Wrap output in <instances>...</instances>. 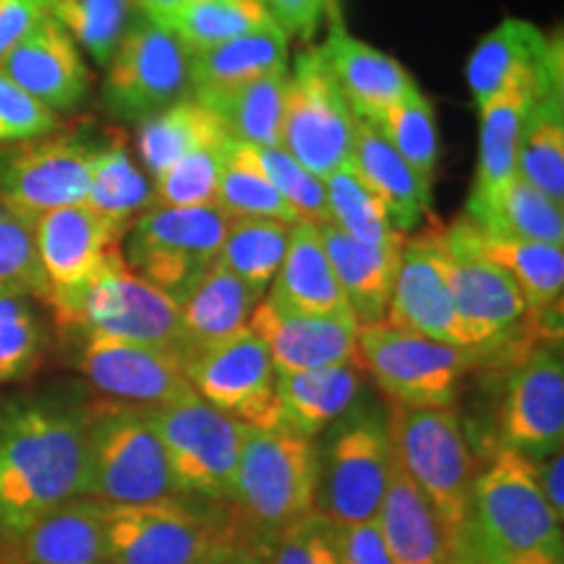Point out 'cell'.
<instances>
[{
    "label": "cell",
    "mask_w": 564,
    "mask_h": 564,
    "mask_svg": "<svg viewBox=\"0 0 564 564\" xmlns=\"http://www.w3.org/2000/svg\"><path fill=\"white\" fill-rule=\"evenodd\" d=\"M319 232L358 327L384 322L403 243H361L333 223H319Z\"/></svg>",
    "instance_id": "cell-31"
},
{
    "label": "cell",
    "mask_w": 564,
    "mask_h": 564,
    "mask_svg": "<svg viewBox=\"0 0 564 564\" xmlns=\"http://www.w3.org/2000/svg\"><path fill=\"white\" fill-rule=\"evenodd\" d=\"M324 186H327L329 209L327 223L340 228L345 236L373 246H392L405 241V232L394 230L382 199L366 186L361 175L352 171L350 162H345L333 175H327Z\"/></svg>",
    "instance_id": "cell-42"
},
{
    "label": "cell",
    "mask_w": 564,
    "mask_h": 564,
    "mask_svg": "<svg viewBox=\"0 0 564 564\" xmlns=\"http://www.w3.org/2000/svg\"><path fill=\"white\" fill-rule=\"evenodd\" d=\"M249 327L270 350L274 371L295 373L329 366H361L356 322L291 312L262 299L253 308Z\"/></svg>",
    "instance_id": "cell-21"
},
{
    "label": "cell",
    "mask_w": 564,
    "mask_h": 564,
    "mask_svg": "<svg viewBox=\"0 0 564 564\" xmlns=\"http://www.w3.org/2000/svg\"><path fill=\"white\" fill-rule=\"evenodd\" d=\"M251 147V144H249ZM267 178L278 188V194L288 202V207L295 212L299 220L306 223H327V186L319 175H314L308 167H303L293 154H288L282 147H251Z\"/></svg>",
    "instance_id": "cell-49"
},
{
    "label": "cell",
    "mask_w": 564,
    "mask_h": 564,
    "mask_svg": "<svg viewBox=\"0 0 564 564\" xmlns=\"http://www.w3.org/2000/svg\"><path fill=\"white\" fill-rule=\"evenodd\" d=\"M478 243L518 282L528 303V314H533L535 319L552 316V312L562 314L564 246L512 236H489L484 230H478Z\"/></svg>",
    "instance_id": "cell-36"
},
{
    "label": "cell",
    "mask_w": 564,
    "mask_h": 564,
    "mask_svg": "<svg viewBox=\"0 0 564 564\" xmlns=\"http://www.w3.org/2000/svg\"><path fill=\"white\" fill-rule=\"evenodd\" d=\"M87 400H17L0 411V539L74 497L87 481Z\"/></svg>",
    "instance_id": "cell-1"
},
{
    "label": "cell",
    "mask_w": 564,
    "mask_h": 564,
    "mask_svg": "<svg viewBox=\"0 0 564 564\" xmlns=\"http://www.w3.org/2000/svg\"><path fill=\"white\" fill-rule=\"evenodd\" d=\"M499 449L544 460L564 444L562 340L525 343L514 350L497 411Z\"/></svg>",
    "instance_id": "cell-15"
},
{
    "label": "cell",
    "mask_w": 564,
    "mask_h": 564,
    "mask_svg": "<svg viewBox=\"0 0 564 564\" xmlns=\"http://www.w3.org/2000/svg\"><path fill=\"white\" fill-rule=\"evenodd\" d=\"M0 70L58 116L79 108L91 87L82 47L51 13L0 61Z\"/></svg>",
    "instance_id": "cell-22"
},
{
    "label": "cell",
    "mask_w": 564,
    "mask_h": 564,
    "mask_svg": "<svg viewBox=\"0 0 564 564\" xmlns=\"http://www.w3.org/2000/svg\"><path fill=\"white\" fill-rule=\"evenodd\" d=\"M535 463V478H539L541 491H544L546 505L552 507L556 518L564 520V457L562 453H554Z\"/></svg>",
    "instance_id": "cell-56"
},
{
    "label": "cell",
    "mask_w": 564,
    "mask_h": 564,
    "mask_svg": "<svg viewBox=\"0 0 564 564\" xmlns=\"http://www.w3.org/2000/svg\"><path fill=\"white\" fill-rule=\"evenodd\" d=\"M84 204L123 228H129L141 212L154 207L152 183L133 165L123 144L112 141L108 147H95Z\"/></svg>",
    "instance_id": "cell-39"
},
{
    "label": "cell",
    "mask_w": 564,
    "mask_h": 564,
    "mask_svg": "<svg viewBox=\"0 0 564 564\" xmlns=\"http://www.w3.org/2000/svg\"><path fill=\"white\" fill-rule=\"evenodd\" d=\"M465 523L491 544L528 552H564L562 520L546 505L531 457L499 449L489 468L470 484Z\"/></svg>",
    "instance_id": "cell-14"
},
{
    "label": "cell",
    "mask_w": 564,
    "mask_h": 564,
    "mask_svg": "<svg viewBox=\"0 0 564 564\" xmlns=\"http://www.w3.org/2000/svg\"><path fill=\"white\" fill-rule=\"evenodd\" d=\"M264 549L270 554L264 564H340L337 525L316 510L274 535Z\"/></svg>",
    "instance_id": "cell-50"
},
{
    "label": "cell",
    "mask_w": 564,
    "mask_h": 564,
    "mask_svg": "<svg viewBox=\"0 0 564 564\" xmlns=\"http://www.w3.org/2000/svg\"><path fill=\"white\" fill-rule=\"evenodd\" d=\"M518 175L564 202V76L562 42L552 40L528 108L518 150Z\"/></svg>",
    "instance_id": "cell-25"
},
{
    "label": "cell",
    "mask_w": 564,
    "mask_h": 564,
    "mask_svg": "<svg viewBox=\"0 0 564 564\" xmlns=\"http://www.w3.org/2000/svg\"><path fill=\"white\" fill-rule=\"evenodd\" d=\"M34 243L47 280V295L66 293L100 270L110 251L121 249L129 228L97 215L87 204H68L34 217Z\"/></svg>",
    "instance_id": "cell-20"
},
{
    "label": "cell",
    "mask_w": 564,
    "mask_h": 564,
    "mask_svg": "<svg viewBox=\"0 0 564 564\" xmlns=\"http://www.w3.org/2000/svg\"><path fill=\"white\" fill-rule=\"evenodd\" d=\"M87 481L84 497L97 502L147 505L183 497L147 408L87 400Z\"/></svg>",
    "instance_id": "cell-5"
},
{
    "label": "cell",
    "mask_w": 564,
    "mask_h": 564,
    "mask_svg": "<svg viewBox=\"0 0 564 564\" xmlns=\"http://www.w3.org/2000/svg\"><path fill=\"white\" fill-rule=\"evenodd\" d=\"M288 70V34L278 24L259 26L209 51L194 53L188 63L192 95L220 91Z\"/></svg>",
    "instance_id": "cell-34"
},
{
    "label": "cell",
    "mask_w": 564,
    "mask_h": 564,
    "mask_svg": "<svg viewBox=\"0 0 564 564\" xmlns=\"http://www.w3.org/2000/svg\"><path fill=\"white\" fill-rule=\"evenodd\" d=\"M230 139V137H228ZM228 139L188 152L152 183L154 207H209L217 199Z\"/></svg>",
    "instance_id": "cell-46"
},
{
    "label": "cell",
    "mask_w": 564,
    "mask_h": 564,
    "mask_svg": "<svg viewBox=\"0 0 564 564\" xmlns=\"http://www.w3.org/2000/svg\"><path fill=\"white\" fill-rule=\"evenodd\" d=\"M288 70L262 76V79L241 84V87L202 91L192 95L199 100L230 139L251 147H280L282 110H285Z\"/></svg>",
    "instance_id": "cell-35"
},
{
    "label": "cell",
    "mask_w": 564,
    "mask_h": 564,
    "mask_svg": "<svg viewBox=\"0 0 564 564\" xmlns=\"http://www.w3.org/2000/svg\"><path fill=\"white\" fill-rule=\"evenodd\" d=\"M350 167L379 196L394 230L408 232L432 209V183L423 181L377 123L356 121Z\"/></svg>",
    "instance_id": "cell-29"
},
{
    "label": "cell",
    "mask_w": 564,
    "mask_h": 564,
    "mask_svg": "<svg viewBox=\"0 0 564 564\" xmlns=\"http://www.w3.org/2000/svg\"><path fill=\"white\" fill-rule=\"evenodd\" d=\"M217 207L228 217H264V220L301 223L288 202L278 194L267 178L251 147L243 141L228 139L220 183H217Z\"/></svg>",
    "instance_id": "cell-41"
},
{
    "label": "cell",
    "mask_w": 564,
    "mask_h": 564,
    "mask_svg": "<svg viewBox=\"0 0 564 564\" xmlns=\"http://www.w3.org/2000/svg\"><path fill=\"white\" fill-rule=\"evenodd\" d=\"M186 497L108 507V556L112 564H220L251 552L230 507L212 510Z\"/></svg>",
    "instance_id": "cell-3"
},
{
    "label": "cell",
    "mask_w": 564,
    "mask_h": 564,
    "mask_svg": "<svg viewBox=\"0 0 564 564\" xmlns=\"http://www.w3.org/2000/svg\"><path fill=\"white\" fill-rule=\"evenodd\" d=\"M291 223L264 217H230L220 246V262L259 295L267 293L288 249Z\"/></svg>",
    "instance_id": "cell-40"
},
{
    "label": "cell",
    "mask_w": 564,
    "mask_h": 564,
    "mask_svg": "<svg viewBox=\"0 0 564 564\" xmlns=\"http://www.w3.org/2000/svg\"><path fill=\"white\" fill-rule=\"evenodd\" d=\"M319 51L356 118L379 123L390 108L415 89L411 74L392 55L366 45L345 30L340 11L329 17V32Z\"/></svg>",
    "instance_id": "cell-24"
},
{
    "label": "cell",
    "mask_w": 564,
    "mask_h": 564,
    "mask_svg": "<svg viewBox=\"0 0 564 564\" xmlns=\"http://www.w3.org/2000/svg\"><path fill=\"white\" fill-rule=\"evenodd\" d=\"M17 564H95L108 556V505L74 497L9 541Z\"/></svg>",
    "instance_id": "cell-27"
},
{
    "label": "cell",
    "mask_w": 564,
    "mask_h": 564,
    "mask_svg": "<svg viewBox=\"0 0 564 564\" xmlns=\"http://www.w3.org/2000/svg\"><path fill=\"white\" fill-rule=\"evenodd\" d=\"M478 230L489 232V236H512L525 238V241L564 246V212L562 204H556L552 196L514 175L494 209L491 220Z\"/></svg>",
    "instance_id": "cell-45"
},
{
    "label": "cell",
    "mask_w": 564,
    "mask_h": 564,
    "mask_svg": "<svg viewBox=\"0 0 564 564\" xmlns=\"http://www.w3.org/2000/svg\"><path fill=\"white\" fill-rule=\"evenodd\" d=\"M262 295L251 291L220 262L202 272L181 295H175L181 322V356L209 348L225 337L249 327L253 308Z\"/></svg>",
    "instance_id": "cell-28"
},
{
    "label": "cell",
    "mask_w": 564,
    "mask_h": 564,
    "mask_svg": "<svg viewBox=\"0 0 564 564\" xmlns=\"http://www.w3.org/2000/svg\"><path fill=\"white\" fill-rule=\"evenodd\" d=\"M0 291L47 301V280L42 272L34 228L26 217L0 204Z\"/></svg>",
    "instance_id": "cell-48"
},
{
    "label": "cell",
    "mask_w": 564,
    "mask_h": 564,
    "mask_svg": "<svg viewBox=\"0 0 564 564\" xmlns=\"http://www.w3.org/2000/svg\"><path fill=\"white\" fill-rule=\"evenodd\" d=\"M220 564H264V562L257 552H238V554L228 556V560L220 562Z\"/></svg>",
    "instance_id": "cell-58"
},
{
    "label": "cell",
    "mask_w": 564,
    "mask_h": 564,
    "mask_svg": "<svg viewBox=\"0 0 564 564\" xmlns=\"http://www.w3.org/2000/svg\"><path fill=\"white\" fill-rule=\"evenodd\" d=\"M225 139L228 133L220 121L199 100L186 97L139 123L137 150L144 173L154 181L188 152Z\"/></svg>",
    "instance_id": "cell-37"
},
{
    "label": "cell",
    "mask_w": 564,
    "mask_h": 564,
    "mask_svg": "<svg viewBox=\"0 0 564 564\" xmlns=\"http://www.w3.org/2000/svg\"><path fill=\"white\" fill-rule=\"evenodd\" d=\"M95 147L74 137L21 141L0 152V204L34 220L45 212L82 204L89 192Z\"/></svg>",
    "instance_id": "cell-18"
},
{
    "label": "cell",
    "mask_w": 564,
    "mask_h": 564,
    "mask_svg": "<svg viewBox=\"0 0 564 564\" xmlns=\"http://www.w3.org/2000/svg\"><path fill=\"white\" fill-rule=\"evenodd\" d=\"M549 47H552V40L531 21L505 19L502 24L494 26L470 53L468 68H465L476 108L518 82L535 76Z\"/></svg>",
    "instance_id": "cell-33"
},
{
    "label": "cell",
    "mask_w": 564,
    "mask_h": 564,
    "mask_svg": "<svg viewBox=\"0 0 564 564\" xmlns=\"http://www.w3.org/2000/svg\"><path fill=\"white\" fill-rule=\"evenodd\" d=\"M539 74L541 68L535 70V76H531V79L518 82L514 87L505 89L502 95L491 97L489 102L478 108V112H481L478 171L474 181V194L468 199V215H465L478 228H484L491 220L494 209H497L507 186L518 175L520 133H523V123L528 108H531Z\"/></svg>",
    "instance_id": "cell-23"
},
{
    "label": "cell",
    "mask_w": 564,
    "mask_h": 564,
    "mask_svg": "<svg viewBox=\"0 0 564 564\" xmlns=\"http://www.w3.org/2000/svg\"><path fill=\"white\" fill-rule=\"evenodd\" d=\"M76 337H79V348L74 352L76 369L108 400L139 408H162L196 398L183 371L181 352L102 335Z\"/></svg>",
    "instance_id": "cell-17"
},
{
    "label": "cell",
    "mask_w": 564,
    "mask_h": 564,
    "mask_svg": "<svg viewBox=\"0 0 564 564\" xmlns=\"http://www.w3.org/2000/svg\"><path fill=\"white\" fill-rule=\"evenodd\" d=\"M47 13V0H0V61L34 30Z\"/></svg>",
    "instance_id": "cell-55"
},
{
    "label": "cell",
    "mask_w": 564,
    "mask_h": 564,
    "mask_svg": "<svg viewBox=\"0 0 564 564\" xmlns=\"http://www.w3.org/2000/svg\"><path fill=\"white\" fill-rule=\"evenodd\" d=\"M45 306L63 333L116 337L181 352L175 299L139 278L126 264L121 249L110 251L100 270L79 288L47 295Z\"/></svg>",
    "instance_id": "cell-4"
},
{
    "label": "cell",
    "mask_w": 564,
    "mask_h": 564,
    "mask_svg": "<svg viewBox=\"0 0 564 564\" xmlns=\"http://www.w3.org/2000/svg\"><path fill=\"white\" fill-rule=\"evenodd\" d=\"M188 55L181 40L158 21L137 13L105 66L102 102L112 118L141 123L192 97Z\"/></svg>",
    "instance_id": "cell-11"
},
{
    "label": "cell",
    "mask_w": 564,
    "mask_h": 564,
    "mask_svg": "<svg viewBox=\"0 0 564 564\" xmlns=\"http://www.w3.org/2000/svg\"><path fill=\"white\" fill-rule=\"evenodd\" d=\"M196 398L253 429H278V392L270 350L251 327L183 358Z\"/></svg>",
    "instance_id": "cell-16"
},
{
    "label": "cell",
    "mask_w": 564,
    "mask_h": 564,
    "mask_svg": "<svg viewBox=\"0 0 564 564\" xmlns=\"http://www.w3.org/2000/svg\"><path fill=\"white\" fill-rule=\"evenodd\" d=\"M356 112L337 87L319 47H308L288 74L280 147L324 181L350 160Z\"/></svg>",
    "instance_id": "cell-13"
},
{
    "label": "cell",
    "mask_w": 564,
    "mask_h": 564,
    "mask_svg": "<svg viewBox=\"0 0 564 564\" xmlns=\"http://www.w3.org/2000/svg\"><path fill=\"white\" fill-rule=\"evenodd\" d=\"M361 366H329V369L295 371L274 377L278 392V429H285L303 440H314L327 432L361 400Z\"/></svg>",
    "instance_id": "cell-30"
},
{
    "label": "cell",
    "mask_w": 564,
    "mask_h": 564,
    "mask_svg": "<svg viewBox=\"0 0 564 564\" xmlns=\"http://www.w3.org/2000/svg\"><path fill=\"white\" fill-rule=\"evenodd\" d=\"M319 449L285 429L246 426L236 486L228 502L246 541L267 546L316 510Z\"/></svg>",
    "instance_id": "cell-2"
},
{
    "label": "cell",
    "mask_w": 564,
    "mask_h": 564,
    "mask_svg": "<svg viewBox=\"0 0 564 564\" xmlns=\"http://www.w3.org/2000/svg\"><path fill=\"white\" fill-rule=\"evenodd\" d=\"M150 19L171 30L188 55L209 51L259 26L274 24L262 0H186Z\"/></svg>",
    "instance_id": "cell-38"
},
{
    "label": "cell",
    "mask_w": 564,
    "mask_h": 564,
    "mask_svg": "<svg viewBox=\"0 0 564 564\" xmlns=\"http://www.w3.org/2000/svg\"><path fill=\"white\" fill-rule=\"evenodd\" d=\"M47 13L105 68L139 11L133 0H47Z\"/></svg>",
    "instance_id": "cell-43"
},
{
    "label": "cell",
    "mask_w": 564,
    "mask_h": 564,
    "mask_svg": "<svg viewBox=\"0 0 564 564\" xmlns=\"http://www.w3.org/2000/svg\"><path fill=\"white\" fill-rule=\"evenodd\" d=\"M267 301L291 312L356 322L335 267L329 262V253L324 249L319 223L301 220L291 225L285 257L272 285L267 288Z\"/></svg>",
    "instance_id": "cell-26"
},
{
    "label": "cell",
    "mask_w": 564,
    "mask_h": 564,
    "mask_svg": "<svg viewBox=\"0 0 564 564\" xmlns=\"http://www.w3.org/2000/svg\"><path fill=\"white\" fill-rule=\"evenodd\" d=\"M392 147L403 154L408 165L432 183L436 160H440V137H436V118L432 102L415 87L394 108H390L377 123Z\"/></svg>",
    "instance_id": "cell-47"
},
{
    "label": "cell",
    "mask_w": 564,
    "mask_h": 564,
    "mask_svg": "<svg viewBox=\"0 0 564 564\" xmlns=\"http://www.w3.org/2000/svg\"><path fill=\"white\" fill-rule=\"evenodd\" d=\"M337 560L340 564H392L377 520L337 525Z\"/></svg>",
    "instance_id": "cell-54"
},
{
    "label": "cell",
    "mask_w": 564,
    "mask_h": 564,
    "mask_svg": "<svg viewBox=\"0 0 564 564\" xmlns=\"http://www.w3.org/2000/svg\"><path fill=\"white\" fill-rule=\"evenodd\" d=\"M61 129V116L26 95L0 70V147L21 144Z\"/></svg>",
    "instance_id": "cell-51"
},
{
    "label": "cell",
    "mask_w": 564,
    "mask_h": 564,
    "mask_svg": "<svg viewBox=\"0 0 564 564\" xmlns=\"http://www.w3.org/2000/svg\"><path fill=\"white\" fill-rule=\"evenodd\" d=\"M175 484L183 497L230 502L246 423L194 398L188 403L147 408Z\"/></svg>",
    "instance_id": "cell-10"
},
{
    "label": "cell",
    "mask_w": 564,
    "mask_h": 564,
    "mask_svg": "<svg viewBox=\"0 0 564 564\" xmlns=\"http://www.w3.org/2000/svg\"><path fill=\"white\" fill-rule=\"evenodd\" d=\"M181 3H186V0H133L137 11L144 13V17H158V13L171 11Z\"/></svg>",
    "instance_id": "cell-57"
},
{
    "label": "cell",
    "mask_w": 564,
    "mask_h": 564,
    "mask_svg": "<svg viewBox=\"0 0 564 564\" xmlns=\"http://www.w3.org/2000/svg\"><path fill=\"white\" fill-rule=\"evenodd\" d=\"M230 217L217 207H152L129 225L126 264L167 295H181L220 257Z\"/></svg>",
    "instance_id": "cell-12"
},
{
    "label": "cell",
    "mask_w": 564,
    "mask_h": 564,
    "mask_svg": "<svg viewBox=\"0 0 564 564\" xmlns=\"http://www.w3.org/2000/svg\"><path fill=\"white\" fill-rule=\"evenodd\" d=\"M95 564H112L110 560H105V562H95Z\"/></svg>",
    "instance_id": "cell-59"
},
{
    "label": "cell",
    "mask_w": 564,
    "mask_h": 564,
    "mask_svg": "<svg viewBox=\"0 0 564 564\" xmlns=\"http://www.w3.org/2000/svg\"><path fill=\"white\" fill-rule=\"evenodd\" d=\"M274 24L291 37L312 40L322 19L340 11V0H262Z\"/></svg>",
    "instance_id": "cell-53"
},
{
    "label": "cell",
    "mask_w": 564,
    "mask_h": 564,
    "mask_svg": "<svg viewBox=\"0 0 564 564\" xmlns=\"http://www.w3.org/2000/svg\"><path fill=\"white\" fill-rule=\"evenodd\" d=\"M47 329L34 299L0 291V384L24 382L45 361Z\"/></svg>",
    "instance_id": "cell-44"
},
{
    "label": "cell",
    "mask_w": 564,
    "mask_h": 564,
    "mask_svg": "<svg viewBox=\"0 0 564 564\" xmlns=\"http://www.w3.org/2000/svg\"><path fill=\"white\" fill-rule=\"evenodd\" d=\"M392 564H453L449 544L426 497L398 460L377 514Z\"/></svg>",
    "instance_id": "cell-32"
},
{
    "label": "cell",
    "mask_w": 564,
    "mask_h": 564,
    "mask_svg": "<svg viewBox=\"0 0 564 564\" xmlns=\"http://www.w3.org/2000/svg\"><path fill=\"white\" fill-rule=\"evenodd\" d=\"M392 455L432 505L447 544L465 523L470 499V449L453 408L390 405L387 411Z\"/></svg>",
    "instance_id": "cell-6"
},
{
    "label": "cell",
    "mask_w": 564,
    "mask_h": 564,
    "mask_svg": "<svg viewBox=\"0 0 564 564\" xmlns=\"http://www.w3.org/2000/svg\"><path fill=\"white\" fill-rule=\"evenodd\" d=\"M392 442L387 415L358 400L327 429L319 453L316 512L335 525H352L377 514L392 476Z\"/></svg>",
    "instance_id": "cell-7"
},
{
    "label": "cell",
    "mask_w": 564,
    "mask_h": 564,
    "mask_svg": "<svg viewBox=\"0 0 564 564\" xmlns=\"http://www.w3.org/2000/svg\"><path fill=\"white\" fill-rule=\"evenodd\" d=\"M449 560L453 564H564L562 552H549V549L512 552L486 541L468 523H463L449 544Z\"/></svg>",
    "instance_id": "cell-52"
},
{
    "label": "cell",
    "mask_w": 564,
    "mask_h": 564,
    "mask_svg": "<svg viewBox=\"0 0 564 564\" xmlns=\"http://www.w3.org/2000/svg\"><path fill=\"white\" fill-rule=\"evenodd\" d=\"M384 322L390 327L411 329L436 343L470 350L457 322L442 228L405 236Z\"/></svg>",
    "instance_id": "cell-19"
},
{
    "label": "cell",
    "mask_w": 564,
    "mask_h": 564,
    "mask_svg": "<svg viewBox=\"0 0 564 564\" xmlns=\"http://www.w3.org/2000/svg\"><path fill=\"white\" fill-rule=\"evenodd\" d=\"M358 361L392 405L423 411L453 408L463 379L484 358L474 350L379 322L358 327Z\"/></svg>",
    "instance_id": "cell-9"
},
{
    "label": "cell",
    "mask_w": 564,
    "mask_h": 564,
    "mask_svg": "<svg viewBox=\"0 0 564 564\" xmlns=\"http://www.w3.org/2000/svg\"><path fill=\"white\" fill-rule=\"evenodd\" d=\"M447 249L449 280L463 337L470 350L484 358L520 348V335L528 324V303L518 282L497 264L478 243V230L468 217L442 228Z\"/></svg>",
    "instance_id": "cell-8"
}]
</instances>
